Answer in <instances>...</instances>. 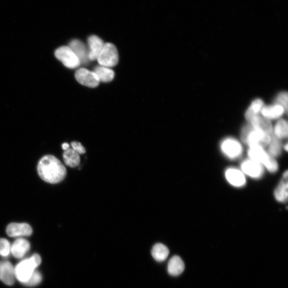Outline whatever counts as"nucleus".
I'll return each mask as SVG.
<instances>
[{
	"mask_svg": "<svg viewBox=\"0 0 288 288\" xmlns=\"http://www.w3.org/2000/svg\"><path fill=\"white\" fill-rule=\"evenodd\" d=\"M38 173L40 177L48 183L57 184L67 175V169L55 156L48 155L43 157L38 163Z\"/></svg>",
	"mask_w": 288,
	"mask_h": 288,
	"instance_id": "nucleus-1",
	"label": "nucleus"
},
{
	"mask_svg": "<svg viewBox=\"0 0 288 288\" xmlns=\"http://www.w3.org/2000/svg\"><path fill=\"white\" fill-rule=\"evenodd\" d=\"M272 136L260 130L253 129L249 124L243 128L241 138L243 142L249 146L259 145L264 147L269 145Z\"/></svg>",
	"mask_w": 288,
	"mask_h": 288,
	"instance_id": "nucleus-2",
	"label": "nucleus"
},
{
	"mask_svg": "<svg viewBox=\"0 0 288 288\" xmlns=\"http://www.w3.org/2000/svg\"><path fill=\"white\" fill-rule=\"evenodd\" d=\"M41 262V257L38 254H35L30 258L21 261L15 268L16 278L22 283H25Z\"/></svg>",
	"mask_w": 288,
	"mask_h": 288,
	"instance_id": "nucleus-3",
	"label": "nucleus"
},
{
	"mask_svg": "<svg viewBox=\"0 0 288 288\" xmlns=\"http://www.w3.org/2000/svg\"><path fill=\"white\" fill-rule=\"evenodd\" d=\"M248 155L251 159L263 165L271 173L275 172L278 169V165L273 157L266 153L261 146H249Z\"/></svg>",
	"mask_w": 288,
	"mask_h": 288,
	"instance_id": "nucleus-4",
	"label": "nucleus"
},
{
	"mask_svg": "<svg viewBox=\"0 0 288 288\" xmlns=\"http://www.w3.org/2000/svg\"><path fill=\"white\" fill-rule=\"evenodd\" d=\"M97 60L101 66L108 68L116 66L119 61V55L115 46L110 43L105 44Z\"/></svg>",
	"mask_w": 288,
	"mask_h": 288,
	"instance_id": "nucleus-5",
	"label": "nucleus"
},
{
	"mask_svg": "<svg viewBox=\"0 0 288 288\" xmlns=\"http://www.w3.org/2000/svg\"><path fill=\"white\" fill-rule=\"evenodd\" d=\"M55 56L69 69L77 68L81 64L77 56L68 46H62L57 49L55 51Z\"/></svg>",
	"mask_w": 288,
	"mask_h": 288,
	"instance_id": "nucleus-6",
	"label": "nucleus"
},
{
	"mask_svg": "<svg viewBox=\"0 0 288 288\" xmlns=\"http://www.w3.org/2000/svg\"><path fill=\"white\" fill-rule=\"evenodd\" d=\"M75 77L79 83L90 88L97 87L100 83L97 75L93 71L84 68L78 70Z\"/></svg>",
	"mask_w": 288,
	"mask_h": 288,
	"instance_id": "nucleus-7",
	"label": "nucleus"
},
{
	"mask_svg": "<svg viewBox=\"0 0 288 288\" xmlns=\"http://www.w3.org/2000/svg\"><path fill=\"white\" fill-rule=\"evenodd\" d=\"M221 149L224 154L231 159L238 158L242 152L240 143L232 138L227 139L222 142Z\"/></svg>",
	"mask_w": 288,
	"mask_h": 288,
	"instance_id": "nucleus-8",
	"label": "nucleus"
},
{
	"mask_svg": "<svg viewBox=\"0 0 288 288\" xmlns=\"http://www.w3.org/2000/svg\"><path fill=\"white\" fill-rule=\"evenodd\" d=\"M33 230L27 223H11L7 227V233L10 237H21L31 236Z\"/></svg>",
	"mask_w": 288,
	"mask_h": 288,
	"instance_id": "nucleus-9",
	"label": "nucleus"
},
{
	"mask_svg": "<svg viewBox=\"0 0 288 288\" xmlns=\"http://www.w3.org/2000/svg\"><path fill=\"white\" fill-rule=\"evenodd\" d=\"M15 279V268L8 261L0 262V280L8 285L14 283Z\"/></svg>",
	"mask_w": 288,
	"mask_h": 288,
	"instance_id": "nucleus-10",
	"label": "nucleus"
},
{
	"mask_svg": "<svg viewBox=\"0 0 288 288\" xmlns=\"http://www.w3.org/2000/svg\"><path fill=\"white\" fill-rule=\"evenodd\" d=\"M241 169L244 173L252 178L261 177L263 174L262 165L251 159L242 163Z\"/></svg>",
	"mask_w": 288,
	"mask_h": 288,
	"instance_id": "nucleus-11",
	"label": "nucleus"
},
{
	"mask_svg": "<svg viewBox=\"0 0 288 288\" xmlns=\"http://www.w3.org/2000/svg\"><path fill=\"white\" fill-rule=\"evenodd\" d=\"M69 47L74 52L79 59L80 63H87L89 61V51L83 43L78 40L72 41Z\"/></svg>",
	"mask_w": 288,
	"mask_h": 288,
	"instance_id": "nucleus-12",
	"label": "nucleus"
},
{
	"mask_svg": "<svg viewBox=\"0 0 288 288\" xmlns=\"http://www.w3.org/2000/svg\"><path fill=\"white\" fill-rule=\"evenodd\" d=\"M88 42L89 47V60H95L98 59L105 44L101 38L95 36L90 37Z\"/></svg>",
	"mask_w": 288,
	"mask_h": 288,
	"instance_id": "nucleus-13",
	"label": "nucleus"
},
{
	"mask_svg": "<svg viewBox=\"0 0 288 288\" xmlns=\"http://www.w3.org/2000/svg\"><path fill=\"white\" fill-rule=\"evenodd\" d=\"M29 249V242L23 238L17 239L11 245V252L17 259L23 258Z\"/></svg>",
	"mask_w": 288,
	"mask_h": 288,
	"instance_id": "nucleus-14",
	"label": "nucleus"
},
{
	"mask_svg": "<svg viewBox=\"0 0 288 288\" xmlns=\"http://www.w3.org/2000/svg\"><path fill=\"white\" fill-rule=\"evenodd\" d=\"M249 124L253 129L260 130L271 136L273 135L272 124L269 119L265 117L256 115L249 121Z\"/></svg>",
	"mask_w": 288,
	"mask_h": 288,
	"instance_id": "nucleus-15",
	"label": "nucleus"
},
{
	"mask_svg": "<svg viewBox=\"0 0 288 288\" xmlns=\"http://www.w3.org/2000/svg\"><path fill=\"white\" fill-rule=\"evenodd\" d=\"M226 177L229 182L233 186L241 187L245 183V178L240 170L230 168L226 172Z\"/></svg>",
	"mask_w": 288,
	"mask_h": 288,
	"instance_id": "nucleus-16",
	"label": "nucleus"
},
{
	"mask_svg": "<svg viewBox=\"0 0 288 288\" xmlns=\"http://www.w3.org/2000/svg\"><path fill=\"white\" fill-rule=\"evenodd\" d=\"M185 269L184 262L178 255L171 259L168 264V271L169 274L177 276L183 272Z\"/></svg>",
	"mask_w": 288,
	"mask_h": 288,
	"instance_id": "nucleus-17",
	"label": "nucleus"
},
{
	"mask_svg": "<svg viewBox=\"0 0 288 288\" xmlns=\"http://www.w3.org/2000/svg\"><path fill=\"white\" fill-rule=\"evenodd\" d=\"M284 112L282 107L277 104L272 106L263 107L261 110V112L265 118L268 119L279 118Z\"/></svg>",
	"mask_w": 288,
	"mask_h": 288,
	"instance_id": "nucleus-18",
	"label": "nucleus"
},
{
	"mask_svg": "<svg viewBox=\"0 0 288 288\" xmlns=\"http://www.w3.org/2000/svg\"><path fill=\"white\" fill-rule=\"evenodd\" d=\"M63 162L66 165L71 168L78 166L80 163V154L73 148H69L63 154Z\"/></svg>",
	"mask_w": 288,
	"mask_h": 288,
	"instance_id": "nucleus-19",
	"label": "nucleus"
},
{
	"mask_svg": "<svg viewBox=\"0 0 288 288\" xmlns=\"http://www.w3.org/2000/svg\"><path fill=\"white\" fill-rule=\"evenodd\" d=\"M93 72L97 75L100 82H109L114 78L115 73L110 68L103 66L95 67Z\"/></svg>",
	"mask_w": 288,
	"mask_h": 288,
	"instance_id": "nucleus-20",
	"label": "nucleus"
},
{
	"mask_svg": "<svg viewBox=\"0 0 288 288\" xmlns=\"http://www.w3.org/2000/svg\"><path fill=\"white\" fill-rule=\"evenodd\" d=\"M169 254V249L162 243L155 244L152 249L153 258L157 262L165 261L168 258Z\"/></svg>",
	"mask_w": 288,
	"mask_h": 288,
	"instance_id": "nucleus-21",
	"label": "nucleus"
},
{
	"mask_svg": "<svg viewBox=\"0 0 288 288\" xmlns=\"http://www.w3.org/2000/svg\"><path fill=\"white\" fill-rule=\"evenodd\" d=\"M287 178L283 177L280 183L275 190V199L281 202H285L287 199Z\"/></svg>",
	"mask_w": 288,
	"mask_h": 288,
	"instance_id": "nucleus-22",
	"label": "nucleus"
},
{
	"mask_svg": "<svg viewBox=\"0 0 288 288\" xmlns=\"http://www.w3.org/2000/svg\"><path fill=\"white\" fill-rule=\"evenodd\" d=\"M264 104L262 100H256L253 102L250 108L245 113V118L249 122L253 117L258 115L263 108Z\"/></svg>",
	"mask_w": 288,
	"mask_h": 288,
	"instance_id": "nucleus-23",
	"label": "nucleus"
},
{
	"mask_svg": "<svg viewBox=\"0 0 288 288\" xmlns=\"http://www.w3.org/2000/svg\"><path fill=\"white\" fill-rule=\"evenodd\" d=\"M269 145V154L271 156L275 157L280 155L281 152V143L280 139L277 138L274 134L271 138Z\"/></svg>",
	"mask_w": 288,
	"mask_h": 288,
	"instance_id": "nucleus-24",
	"label": "nucleus"
},
{
	"mask_svg": "<svg viewBox=\"0 0 288 288\" xmlns=\"http://www.w3.org/2000/svg\"><path fill=\"white\" fill-rule=\"evenodd\" d=\"M287 123L284 120L277 122L275 126L274 135L279 139L286 138L287 136Z\"/></svg>",
	"mask_w": 288,
	"mask_h": 288,
	"instance_id": "nucleus-25",
	"label": "nucleus"
},
{
	"mask_svg": "<svg viewBox=\"0 0 288 288\" xmlns=\"http://www.w3.org/2000/svg\"><path fill=\"white\" fill-rule=\"evenodd\" d=\"M11 252V244L5 239H0V255L8 257Z\"/></svg>",
	"mask_w": 288,
	"mask_h": 288,
	"instance_id": "nucleus-26",
	"label": "nucleus"
},
{
	"mask_svg": "<svg viewBox=\"0 0 288 288\" xmlns=\"http://www.w3.org/2000/svg\"><path fill=\"white\" fill-rule=\"evenodd\" d=\"M41 280L42 276L41 274L39 272L35 271L27 281L23 284L28 286H34L39 284Z\"/></svg>",
	"mask_w": 288,
	"mask_h": 288,
	"instance_id": "nucleus-27",
	"label": "nucleus"
},
{
	"mask_svg": "<svg viewBox=\"0 0 288 288\" xmlns=\"http://www.w3.org/2000/svg\"><path fill=\"white\" fill-rule=\"evenodd\" d=\"M276 102L277 105L282 107L284 111L286 113L287 109V93L286 92L281 93L277 98Z\"/></svg>",
	"mask_w": 288,
	"mask_h": 288,
	"instance_id": "nucleus-28",
	"label": "nucleus"
},
{
	"mask_svg": "<svg viewBox=\"0 0 288 288\" xmlns=\"http://www.w3.org/2000/svg\"><path fill=\"white\" fill-rule=\"evenodd\" d=\"M72 148L79 154H83L85 153V149L82 144L78 142H73L71 143Z\"/></svg>",
	"mask_w": 288,
	"mask_h": 288,
	"instance_id": "nucleus-29",
	"label": "nucleus"
},
{
	"mask_svg": "<svg viewBox=\"0 0 288 288\" xmlns=\"http://www.w3.org/2000/svg\"><path fill=\"white\" fill-rule=\"evenodd\" d=\"M62 148L63 149L64 151H67L68 149L70 148V145L67 143H63L62 145Z\"/></svg>",
	"mask_w": 288,
	"mask_h": 288,
	"instance_id": "nucleus-30",
	"label": "nucleus"
},
{
	"mask_svg": "<svg viewBox=\"0 0 288 288\" xmlns=\"http://www.w3.org/2000/svg\"><path fill=\"white\" fill-rule=\"evenodd\" d=\"M284 148H285V150L287 151V144L285 145V146H284Z\"/></svg>",
	"mask_w": 288,
	"mask_h": 288,
	"instance_id": "nucleus-31",
	"label": "nucleus"
}]
</instances>
